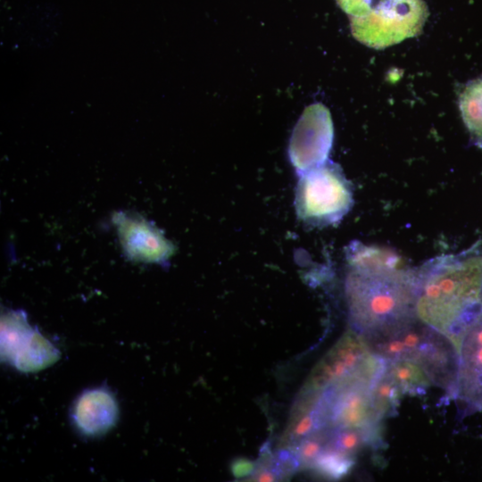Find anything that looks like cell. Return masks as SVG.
<instances>
[{
	"instance_id": "cell-10",
	"label": "cell",
	"mask_w": 482,
	"mask_h": 482,
	"mask_svg": "<svg viewBox=\"0 0 482 482\" xmlns=\"http://www.w3.org/2000/svg\"><path fill=\"white\" fill-rule=\"evenodd\" d=\"M454 397L470 411L482 410V308L461 341Z\"/></svg>"
},
{
	"instance_id": "cell-15",
	"label": "cell",
	"mask_w": 482,
	"mask_h": 482,
	"mask_svg": "<svg viewBox=\"0 0 482 482\" xmlns=\"http://www.w3.org/2000/svg\"><path fill=\"white\" fill-rule=\"evenodd\" d=\"M379 0H337L350 19L365 15Z\"/></svg>"
},
{
	"instance_id": "cell-9",
	"label": "cell",
	"mask_w": 482,
	"mask_h": 482,
	"mask_svg": "<svg viewBox=\"0 0 482 482\" xmlns=\"http://www.w3.org/2000/svg\"><path fill=\"white\" fill-rule=\"evenodd\" d=\"M112 221L124 253L130 261L162 263L174 254V245L140 215L119 212L112 215Z\"/></svg>"
},
{
	"instance_id": "cell-2",
	"label": "cell",
	"mask_w": 482,
	"mask_h": 482,
	"mask_svg": "<svg viewBox=\"0 0 482 482\" xmlns=\"http://www.w3.org/2000/svg\"><path fill=\"white\" fill-rule=\"evenodd\" d=\"M482 308V251L434 259L417 270V317L456 346Z\"/></svg>"
},
{
	"instance_id": "cell-16",
	"label": "cell",
	"mask_w": 482,
	"mask_h": 482,
	"mask_svg": "<svg viewBox=\"0 0 482 482\" xmlns=\"http://www.w3.org/2000/svg\"><path fill=\"white\" fill-rule=\"evenodd\" d=\"M253 470V464L246 461H239L238 463L235 464L233 469L234 473L237 476H244Z\"/></svg>"
},
{
	"instance_id": "cell-4",
	"label": "cell",
	"mask_w": 482,
	"mask_h": 482,
	"mask_svg": "<svg viewBox=\"0 0 482 482\" xmlns=\"http://www.w3.org/2000/svg\"><path fill=\"white\" fill-rule=\"evenodd\" d=\"M428 16L423 0H380L366 15L350 19V27L359 42L384 49L420 34Z\"/></svg>"
},
{
	"instance_id": "cell-14",
	"label": "cell",
	"mask_w": 482,
	"mask_h": 482,
	"mask_svg": "<svg viewBox=\"0 0 482 482\" xmlns=\"http://www.w3.org/2000/svg\"><path fill=\"white\" fill-rule=\"evenodd\" d=\"M460 110L470 132L482 140V79L466 86L460 97Z\"/></svg>"
},
{
	"instance_id": "cell-7",
	"label": "cell",
	"mask_w": 482,
	"mask_h": 482,
	"mask_svg": "<svg viewBox=\"0 0 482 482\" xmlns=\"http://www.w3.org/2000/svg\"><path fill=\"white\" fill-rule=\"evenodd\" d=\"M375 381L353 378L324 389L328 403V428H382L370 396Z\"/></svg>"
},
{
	"instance_id": "cell-11",
	"label": "cell",
	"mask_w": 482,
	"mask_h": 482,
	"mask_svg": "<svg viewBox=\"0 0 482 482\" xmlns=\"http://www.w3.org/2000/svg\"><path fill=\"white\" fill-rule=\"evenodd\" d=\"M118 405L106 389L96 388L84 392L74 408V420L78 428L87 436L106 433L116 423Z\"/></svg>"
},
{
	"instance_id": "cell-1",
	"label": "cell",
	"mask_w": 482,
	"mask_h": 482,
	"mask_svg": "<svg viewBox=\"0 0 482 482\" xmlns=\"http://www.w3.org/2000/svg\"><path fill=\"white\" fill-rule=\"evenodd\" d=\"M349 320L365 340L417 317V270L385 248L353 243L346 254Z\"/></svg>"
},
{
	"instance_id": "cell-5",
	"label": "cell",
	"mask_w": 482,
	"mask_h": 482,
	"mask_svg": "<svg viewBox=\"0 0 482 482\" xmlns=\"http://www.w3.org/2000/svg\"><path fill=\"white\" fill-rule=\"evenodd\" d=\"M386 364L361 335L348 330L313 369L303 390L321 391L353 378L375 380Z\"/></svg>"
},
{
	"instance_id": "cell-12",
	"label": "cell",
	"mask_w": 482,
	"mask_h": 482,
	"mask_svg": "<svg viewBox=\"0 0 482 482\" xmlns=\"http://www.w3.org/2000/svg\"><path fill=\"white\" fill-rule=\"evenodd\" d=\"M386 370L397 384L403 395H420L433 385L425 371L409 360L386 362Z\"/></svg>"
},
{
	"instance_id": "cell-6",
	"label": "cell",
	"mask_w": 482,
	"mask_h": 482,
	"mask_svg": "<svg viewBox=\"0 0 482 482\" xmlns=\"http://www.w3.org/2000/svg\"><path fill=\"white\" fill-rule=\"evenodd\" d=\"M1 356L22 372L40 371L60 359L59 350L28 322L22 311L1 317Z\"/></svg>"
},
{
	"instance_id": "cell-8",
	"label": "cell",
	"mask_w": 482,
	"mask_h": 482,
	"mask_svg": "<svg viewBox=\"0 0 482 482\" xmlns=\"http://www.w3.org/2000/svg\"><path fill=\"white\" fill-rule=\"evenodd\" d=\"M333 142L331 117L320 104L308 107L295 127L289 155L296 170L303 174L327 162Z\"/></svg>"
},
{
	"instance_id": "cell-13",
	"label": "cell",
	"mask_w": 482,
	"mask_h": 482,
	"mask_svg": "<svg viewBox=\"0 0 482 482\" xmlns=\"http://www.w3.org/2000/svg\"><path fill=\"white\" fill-rule=\"evenodd\" d=\"M370 396L373 408L380 420L396 413L403 393L386 368L373 383Z\"/></svg>"
},
{
	"instance_id": "cell-3",
	"label": "cell",
	"mask_w": 482,
	"mask_h": 482,
	"mask_svg": "<svg viewBox=\"0 0 482 482\" xmlns=\"http://www.w3.org/2000/svg\"><path fill=\"white\" fill-rule=\"evenodd\" d=\"M296 214L312 227L334 224L349 212L353 193L341 169L328 162L302 174L295 192Z\"/></svg>"
}]
</instances>
